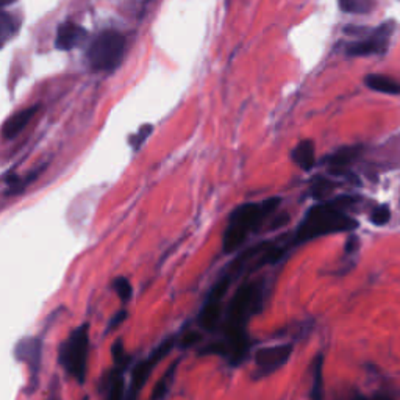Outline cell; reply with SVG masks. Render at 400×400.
Returning <instances> with one entry per match:
<instances>
[{"label": "cell", "instance_id": "cell-1", "mask_svg": "<svg viewBox=\"0 0 400 400\" xmlns=\"http://www.w3.org/2000/svg\"><path fill=\"white\" fill-rule=\"evenodd\" d=\"M353 202H355L353 197L343 196L311 206L296 230L294 244H304L326 235L355 230L358 222L344 211L345 206Z\"/></svg>", "mask_w": 400, "mask_h": 400}, {"label": "cell", "instance_id": "cell-2", "mask_svg": "<svg viewBox=\"0 0 400 400\" xmlns=\"http://www.w3.org/2000/svg\"><path fill=\"white\" fill-rule=\"evenodd\" d=\"M280 197H271L263 202L244 204L232 213L224 233V252H235L245 241L250 232L257 230L261 222L279 209Z\"/></svg>", "mask_w": 400, "mask_h": 400}, {"label": "cell", "instance_id": "cell-3", "mask_svg": "<svg viewBox=\"0 0 400 400\" xmlns=\"http://www.w3.org/2000/svg\"><path fill=\"white\" fill-rule=\"evenodd\" d=\"M88 350H89V324H82L69 335L61 345L60 365L65 371L83 384L87 382L88 372Z\"/></svg>", "mask_w": 400, "mask_h": 400}, {"label": "cell", "instance_id": "cell-4", "mask_svg": "<svg viewBox=\"0 0 400 400\" xmlns=\"http://www.w3.org/2000/svg\"><path fill=\"white\" fill-rule=\"evenodd\" d=\"M126 52V38L114 30H106L100 33L88 50V60L96 71H113L116 69Z\"/></svg>", "mask_w": 400, "mask_h": 400}, {"label": "cell", "instance_id": "cell-5", "mask_svg": "<svg viewBox=\"0 0 400 400\" xmlns=\"http://www.w3.org/2000/svg\"><path fill=\"white\" fill-rule=\"evenodd\" d=\"M392 32H394V22L388 21L384 24L374 28L371 33L363 40L352 43L345 49L349 57H366V55H383L388 50Z\"/></svg>", "mask_w": 400, "mask_h": 400}, {"label": "cell", "instance_id": "cell-6", "mask_svg": "<svg viewBox=\"0 0 400 400\" xmlns=\"http://www.w3.org/2000/svg\"><path fill=\"white\" fill-rule=\"evenodd\" d=\"M174 345H175L174 338H167L166 341L161 343L158 348L150 353V357H148L144 361H141V363L133 369L132 382H130V388L127 389L126 400H138V394L141 392L145 382L149 380L152 371L155 369V366L160 363V361L163 360L167 355V353L172 350Z\"/></svg>", "mask_w": 400, "mask_h": 400}, {"label": "cell", "instance_id": "cell-7", "mask_svg": "<svg viewBox=\"0 0 400 400\" xmlns=\"http://www.w3.org/2000/svg\"><path fill=\"white\" fill-rule=\"evenodd\" d=\"M230 275L222 277V279L214 284L213 289L210 291L209 297H206L205 304L202 306V311H200L199 316V322L205 330H214L218 326L219 318H221V305H222V299H224L226 292L230 288Z\"/></svg>", "mask_w": 400, "mask_h": 400}, {"label": "cell", "instance_id": "cell-8", "mask_svg": "<svg viewBox=\"0 0 400 400\" xmlns=\"http://www.w3.org/2000/svg\"><path fill=\"white\" fill-rule=\"evenodd\" d=\"M41 349H43L41 338H26V340H22L16 345V350H14L16 358L19 361H24V363H27L28 366V372H30V380L27 388L28 394L38 384V374H40V367H41Z\"/></svg>", "mask_w": 400, "mask_h": 400}, {"label": "cell", "instance_id": "cell-9", "mask_svg": "<svg viewBox=\"0 0 400 400\" xmlns=\"http://www.w3.org/2000/svg\"><path fill=\"white\" fill-rule=\"evenodd\" d=\"M292 353L291 344H282L274 345V348H265L260 349L255 353V363L260 369L261 374H271L277 369L282 367L289 360Z\"/></svg>", "mask_w": 400, "mask_h": 400}, {"label": "cell", "instance_id": "cell-10", "mask_svg": "<svg viewBox=\"0 0 400 400\" xmlns=\"http://www.w3.org/2000/svg\"><path fill=\"white\" fill-rule=\"evenodd\" d=\"M88 32L87 28L75 24V22L67 21L65 24H61L57 30L55 38V48L58 50H72L87 40Z\"/></svg>", "mask_w": 400, "mask_h": 400}, {"label": "cell", "instance_id": "cell-11", "mask_svg": "<svg viewBox=\"0 0 400 400\" xmlns=\"http://www.w3.org/2000/svg\"><path fill=\"white\" fill-rule=\"evenodd\" d=\"M38 110H40V105H32V106H28V109L21 110L16 114H13L11 118L6 119V122L4 124V128H2L4 138H6V140L16 138L22 132V130H24L30 124V121L33 119V116L38 113Z\"/></svg>", "mask_w": 400, "mask_h": 400}, {"label": "cell", "instance_id": "cell-12", "mask_svg": "<svg viewBox=\"0 0 400 400\" xmlns=\"http://www.w3.org/2000/svg\"><path fill=\"white\" fill-rule=\"evenodd\" d=\"M363 153V148L361 145H349V148H343L336 150L332 155L327 157V165L330 166V171L335 174H341L345 171V167H349L353 161L360 158Z\"/></svg>", "mask_w": 400, "mask_h": 400}, {"label": "cell", "instance_id": "cell-13", "mask_svg": "<svg viewBox=\"0 0 400 400\" xmlns=\"http://www.w3.org/2000/svg\"><path fill=\"white\" fill-rule=\"evenodd\" d=\"M291 155L294 163L304 171H310L316 163V148H314V143L311 140L300 141Z\"/></svg>", "mask_w": 400, "mask_h": 400}, {"label": "cell", "instance_id": "cell-14", "mask_svg": "<svg viewBox=\"0 0 400 400\" xmlns=\"http://www.w3.org/2000/svg\"><path fill=\"white\" fill-rule=\"evenodd\" d=\"M367 88H371L377 92H384V94H400V83L396 82L391 77L382 74H371L365 79Z\"/></svg>", "mask_w": 400, "mask_h": 400}, {"label": "cell", "instance_id": "cell-15", "mask_svg": "<svg viewBox=\"0 0 400 400\" xmlns=\"http://www.w3.org/2000/svg\"><path fill=\"white\" fill-rule=\"evenodd\" d=\"M322 397H324V357L318 355L314 360L311 400H322Z\"/></svg>", "mask_w": 400, "mask_h": 400}, {"label": "cell", "instance_id": "cell-16", "mask_svg": "<svg viewBox=\"0 0 400 400\" xmlns=\"http://www.w3.org/2000/svg\"><path fill=\"white\" fill-rule=\"evenodd\" d=\"M177 367H179V361H175V363L165 372V375L161 377V380L155 384V388H153L152 400H161L166 396V392L174 380V374L177 371Z\"/></svg>", "mask_w": 400, "mask_h": 400}, {"label": "cell", "instance_id": "cell-17", "mask_svg": "<svg viewBox=\"0 0 400 400\" xmlns=\"http://www.w3.org/2000/svg\"><path fill=\"white\" fill-rule=\"evenodd\" d=\"M18 28H19V22L16 21V18H14L13 14L4 11L2 16H0V33H2V43L9 41V38L16 33Z\"/></svg>", "mask_w": 400, "mask_h": 400}, {"label": "cell", "instance_id": "cell-18", "mask_svg": "<svg viewBox=\"0 0 400 400\" xmlns=\"http://www.w3.org/2000/svg\"><path fill=\"white\" fill-rule=\"evenodd\" d=\"M113 288L116 291V294L121 297L122 302H128L133 296V288L132 283L126 277H116L113 282Z\"/></svg>", "mask_w": 400, "mask_h": 400}, {"label": "cell", "instance_id": "cell-19", "mask_svg": "<svg viewBox=\"0 0 400 400\" xmlns=\"http://www.w3.org/2000/svg\"><path fill=\"white\" fill-rule=\"evenodd\" d=\"M335 188V184L332 182H328L326 179H322V177H318L316 182L313 183V187H311V192H313V197H316V199H322V197H326L327 194H330V192L333 191Z\"/></svg>", "mask_w": 400, "mask_h": 400}, {"label": "cell", "instance_id": "cell-20", "mask_svg": "<svg viewBox=\"0 0 400 400\" xmlns=\"http://www.w3.org/2000/svg\"><path fill=\"white\" fill-rule=\"evenodd\" d=\"M391 219V210L387 205H380L372 210L371 213V222L374 226H384L388 224Z\"/></svg>", "mask_w": 400, "mask_h": 400}, {"label": "cell", "instance_id": "cell-21", "mask_svg": "<svg viewBox=\"0 0 400 400\" xmlns=\"http://www.w3.org/2000/svg\"><path fill=\"white\" fill-rule=\"evenodd\" d=\"M152 130H153V126H150V124L143 126L133 136H130V140H128L130 145H132L133 149H140L141 144L150 136Z\"/></svg>", "mask_w": 400, "mask_h": 400}, {"label": "cell", "instance_id": "cell-22", "mask_svg": "<svg viewBox=\"0 0 400 400\" xmlns=\"http://www.w3.org/2000/svg\"><path fill=\"white\" fill-rule=\"evenodd\" d=\"M43 169H44V166H43V167H40V169H38V171L30 172V174H28V175L26 177V179H21V180H19V183L16 184V187H14V188H10V189H9V194H19V192L24 191V189H26V188L28 187V184H30V183H33V182H35V180L38 179V177H40V175H41Z\"/></svg>", "mask_w": 400, "mask_h": 400}, {"label": "cell", "instance_id": "cell-23", "mask_svg": "<svg viewBox=\"0 0 400 400\" xmlns=\"http://www.w3.org/2000/svg\"><path fill=\"white\" fill-rule=\"evenodd\" d=\"M111 353H113V360H114V363L116 365H127V355H126V349H124V344H122L121 340H118L116 343L113 344V349H111Z\"/></svg>", "mask_w": 400, "mask_h": 400}, {"label": "cell", "instance_id": "cell-24", "mask_svg": "<svg viewBox=\"0 0 400 400\" xmlns=\"http://www.w3.org/2000/svg\"><path fill=\"white\" fill-rule=\"evenodd\" d=\"M200 338H202V336H200L199 332H189V333H187V335L183 336L180 348H182V349H189V348H192V345H194L196 343L200 341Z\"/></svg>", "mask_w": 400, "mask_h": 400}, {"label": "cell", "instance_id": "cell-25", "mask_svg": "<svg viewBox=\"0 0 400 400\" xmlns=\"http://www.w3.org/2000/svg\"><path fill=\"white\" fill-rule=\"evenodd\" d=\"M127 319V311H119V313H116V316H114L113 319H111V322H110V328H116V327H119L122 322H124Z\"/></svg>", "mask_w": 400, "mask_h": 400}, {"label": "cell", "instance_id": "cell-26", "mask_svg": "<svg viewBox=\"0 0 400 400\" xmlns=\"http://www.w3.org/2000/svg\"><path fill=\"white\" fill-rule=\"evenodd\" d=\"M357 245H358V240H357V238H355V236H350L348 244H345V250H348V252H353V250L357 249Z\"/></svg>", "mask_w": 400, "mask_h": 400}, {"label": "cell", "instance_id": "cell-27", "mask_svg": "<svg viewBox=\"0 0 400 400\" xmlns=\"http://www.w3.org/2000/svg\"><path fill=\"white\" fill-rule=\"evenodd\" d=\"M14 2H16V0H0V6H9Z\"/></svg>", "mask_w": 400, "mask_h": 400}, {"label": "cell", "instance_id": "cell-28", "mask_svg": "<svg viewBox=\"0 0 400 400\" xmlns=\"http://www.w3.org/2000/svg\"><path fill=\"white\" fill-rule=\"evenodd\" d=\"M82 400H89V399H88V397H83V399H82Z\"/></svg>", "mask_w": 400, "mask_h": 400}, {"label": "cell", "instance_id": "cell-29", "mask_svg": "<svg viewBox=\"0 0 400 400\" xmlns=\"http://www.w3.org/2000/svg\"><path fill=\"white\" fill-rule=\"evenodd\" d=\"M52 400H55V399H52Z\"/></svg>", "mask_w": 400, "mask_h": 400}]
</instances>
